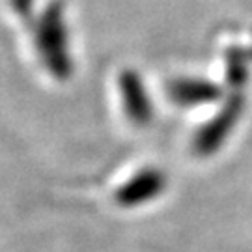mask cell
I'll list each match as a JSON object with an SVG mask.
<instances>
[{
	"label": "cell",
	"mask_w": 252,
	"mask_h": 252,
	"mask_svg": "<svg viewBox=\"0 0 252 252\" xmlns=\"http://www.w3.org/2000/svg\"><path fill=\"white\" fill-rule=\"evenodd\" d=\"M164 187V176L157 170H144L118 190L116 200L122 206H135L157 196Z\"/></svg>",
	"instance_id": "obj_1"
}]
</instances>
